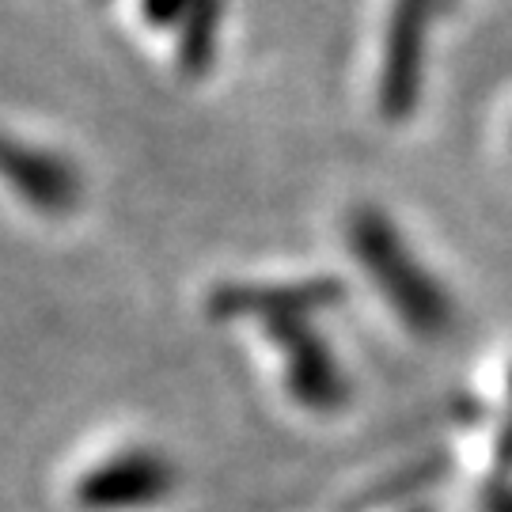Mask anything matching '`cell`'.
<instances>
[{
    "mask_svg": "<svg viewBox=\"0 0 512 512\" xmlns=\"http://www.w3.org/2000/svg\"><path fill=\"white\" fill-rule=\"evenodd\" d=\"M338 300L334 281H304V285H243L220 289L209 308L217 315H251L270 330L281 346V372L296 406L330 414L346 403V380L330 353L327 338L308 323L311 311Z\"/></svg>",
    "mask_w": 512,
    "mask_h": 512,
    "instance_id": "1",
    "label": "cell"
},
{
    "mask_svg": "<svg viewBox=\"0 0 512 512\" xmlns=\"http://www.w3.org/2000/svg\"><path fill=\"white\" fill-rule=\"evenodd\" d=\"M448 4L452 0H391L380 54V107L387 118H403L418 103L429 31Z\"/></svg>",
    "mask_w": 512,
    "mask_h": 512,
    "instance_id": "3",
    "label": "cell"
},
{
    "mask_svg": "<svg viewBox=\"0 0 512 512\" xmlns=\"http://www.w3.org/2000/svg\"><path fill=\"white\" fill-rule=\"evenodd\" d=\"M4 167H8V183L16 186V194L38 213H65L80 198V179H76L73 167L65 164V156H57V152L23 145L12 137Z\"/></svg>",
    "mask_w": 512,
    "mask_h": 512,
    "instance_id": "6",
    "label": "cell"
},
{
    "mask_svg": "<svg viewBox=\"0 0 512 512\" xmlns=\"http://www.w3.org/2000/svg\"><path fill=\"white\" fill-rule=\"evenodd\" d=\"M349 251L372 274V285L399 311L410 330L418 334H444L452 327V300L437 285V277L418 262L406 247L399 228L376 209H353L349 217Z\"/></svg>",
    "mask_w": 512,
    "mask_h": 512,
    "instance_id": "2",
    "label": "cell"
},
{
    "mask_svg": "<svg viewBox=\"0 0 512 512\" xmlns=\"http://www.w3.org/2000/svg\"><path fill=\"white\" fill-rule=\"evenodd\" d=\"M141 19L156 31L179 35V61L186 73H205L217 57L220 38V0H137Z\"/></svg>",
    "mask_w": 512,
    "mask_h": 512,
    "instance_id": "5",
    "label": "cell"
},
{
    "mask_svg": "<svg viewBox=\"0 0 512 512\" xmlns=\"http://www.w3.org/2000/svg\"><path fill=\"white\" fill-rule=\"evenodd\" d=\"M175 486V471L156 452H122V456L99 463L95 471L76 482V501L88 509H137L152 505Z\"/></svg>",
    "mask_w": 512,
    "mask_h": 512,
    "instance_id": "4",
    "label": "cell"
}]
</instances>
